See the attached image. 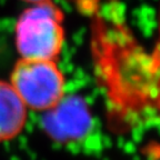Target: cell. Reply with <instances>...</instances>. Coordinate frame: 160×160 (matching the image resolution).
<instances>
[{
  "mask_svg": "<svg viewBox=\"0 0 160 160\" xmlns=\"http://www.w3.org/2000/svg\"><path fill=\"white\" fill-rule=\"evenodd\" d=\"M93 30L96 72L111 119L117 125H131L152 110L160 79V53L148 51L119 22L98 19Z\"/></svg>",
  "mask_w": 160,
  "mask_h": 160,
  "instance_id": "1",
  "label": "cell"
},
{
  "mask_svg": "<svg viewBox=\"0 0 160 160\" xmlns=\"http://www.w3.org/2000/svg\"><path fill=\"white\" fill-rule=\"evenodd\" d=\"M63 22V11L51 0L30 3L15 27V43L20 57L56 61L65 46Z\"/></svg>",
  "mask_w": 160,
  "mask_h": 160,
  "instance_id": "2",
  "label": "cell"
},
{
  "mask_svg": "<svg viewBox=\"0 0 160 160\" xmlns=\"http://www.w3.org/2000/svg\"><path fill=\"white\" fill-rule=\"evenodd\" d=\"M9 82L26 107L37 111L51 109L66 96V78L55 60L21 58Z\"/></svg>",
  "mask_w": 160,
  "mask_h": 160,
  "instance_id": "3",
  "label": "cell"
},
{
  "mask_svg": "<svg viewBox=\"0 0 160 160\" xmlns=\"http://www.w3.org/2000/svg\"><path fill=\"white\" fill-rule=\"evenodd\" d=\"M43 128L56 141L79 138L89 127L87 107L78 98L63 97L51 109L45 111Z\"/></svg>",
  "mask_w": 160,
  "mask_h": 160,
  "instance_id": "4",
  "label": "cell"
},
{
  "mask_svg": "<svg viewBox=\"0 0 160 160\" xmlns=\"http://www.w3.org/2000/svg\"><path fill=\"white\" fill-rule=\"evenodd\" d=\"M28 108L9 81L0 80V142L15 139L22 132Z\"/></svg>",
  "mask_w": 160,
  "mask_h": 160,
  "instance_id": "5",
  "label": "cell"
},
{
  "mask_svg": "<svg viewBox=\"0 0 160 160\" xmlns=\"http://www.w3.org/2000/svg\"><path fill=\"white\" fill-rule=\"evenodd\" d=\"M152 110L160 118V79L158 81L157 90H156L155 99H153V103H152Z\"/></svg>",
  "mask_w": 160,
  "mask_h": 160,
  "instance_id": "6",
  "label": "cell"
},
{
  "mask_svg": "<svg viewBox=\"0 0 160 160\" xmlns=\"http://www.w3.org/2000/svg\"><path fill=\"white\" fill-rule=\"evenodd\" d=\"M23 1H26V2H28L30 5V3H37V2H42V1H47V0H23Z\"/></svg>",
  "mask_w": 160,
  "mask_h": 160,
  "instance_id": "7",
  "label": "cell"
}]
</instances>
